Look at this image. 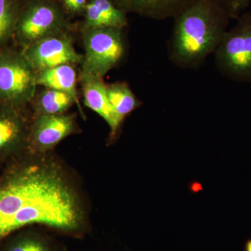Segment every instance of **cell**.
<instances>
[{
    "mask_svg": "<svg viewBox=\"0 0 251 251\" xmlns=\"http://www.w3.org/2000/svg\"><path fill=\"white\" fill-rule=\"evenodd\" d=\"M81 30L94 28H120L128 25L125 11L119 9L111 0H88Z\"/></svg>",
    "mask_w": 251,
    "mask_h": 251,
    "instance_id": "7c38bea8",
    "label": "cell"
},
{
    "mask_svg": "<svg viewBox=\"0 0 251 251\" xmlns=\"http://www.w3.org/2000/svg\"><path fill=\"white\" fill-rule=\"evenodd\" d=\"M21 6L18 0H0V49L14 38Z\"/></svg>",
    "mask_w": 251,
    "mask_h": 251,
    "instance_id": "e0dca14e",
    "label": "cell"
},
{
    "mask_svg": "<svg viewBox=\"0 0 251 251\" xmlns=\"http://www.w3.org/2000/svg\"><path fill=\"white\" fill-rule=\"evenodd\" d=\"M119 9L155 20L176 17L197 0H111Z\"/></svg>",
    "mask_w": 251,
    "mask_h": 251,
    "instance_id": "8fae6325",
    "label": "cell"
},
{
    "mask_svg": "<svg viewBox=\"0 0 251 251\" xmlns=\"http://www.w3.org/2000/svg\"><path fill=\"white\" fill-rule=\"evenodd\" d=\"M174 19L168 57L177 67L195 70L216 52L232 17L226 0H197Z\"/></svg>",
    "mask_w": 251,
    "mask_h": 251,
    "instance_id": "7a4b0ae2",
    "label": "cell"
},
{
    "mask_svg": "<svg viewBox=\"0 0 251 251\" xmlns=\"http://www.w3.org/2000/svg\"><path fill=\"white\" fill-rule=\"evenodd\" d=\"M67 17H76L85 14L88 0H57Z\"/></svg>",
    "mask_w": 251,
    "mask_h": 251,
    "instance_id": "ac0fdd59",
    "label": "cell"
},
{
    "mask_svg": "<svg viewBox=\"0 0 251 251\" xmlns=\"http://www.w3.org/2000/svg\"><path fill=\"white\" fill-rule=\"evenodd\" d=\"M227 29L214 52L216 69L236 82H251V9Z\"/></svg>",
    "mask_w": 251,
    "mask_h": 251,
    "instance_id": "3957f363",
    "label": "cell"
},
{
    "mask_svg": "<svg viewBox=\"0 0 251 251\" xmlns=\"http://www.w3.org/2000/svg\"><path fill=\"white\" fill-rule=\"evenodd\" d=\"M37 86L36 72L22 50L0 49V105L26 108Z\"/></svg>",
    "mask_w": 251,
    "mask_h": 251,
    "instance_id": "5b68a950",
    "label": "cell"
},
{
    "mask_svg": "<svg viewBox=\"0 0 251 251\" xmlns=\"http://www.w3.org/2000/svg\"><path fill=\"white\" fill-rule=\"evenodd\" d=\"M80 81L84 102L87 108L93 110L108 124L110 129V142L116 138L121 125L109 102L106 85L102 77L80 73Z\"/></svg>",
    "mask_w": 251,
    "mask_h": 251,
    "instance_id": "30bf717a",
    "label": "cell"
},
{
    "mask_svg": "<svg viewBox=\"0 0 251 251\" xmlns=\"http://www.w3.org/2000/svg\"><path fill=\"white\" fill-rule=\"evenodd\" d=\"M1 244L0 251H57L49 239L29 231H18Z\"/></svg>",
    "mask_w": 251,
    "mask_h": 251,
    "instance_id": "2e32d148",
    "label": "cell"
},
{
    "mask_svg": "<svg viewBox=\"0 0 251 251\" xmlns=\"http://www.w3.org/2000/svg\"><path fill=\"white\" fill-rule=\"evenodd\" d=\"M77 128L74 115H34L29 126L28 153L46 154L64 138L75 133Z\"/></svg>",
    "mask_w": 251,
    "mask_h": 251,
    "instance_id": "9c48e42d",
    "label": "cell"
},
{
    "mask_svg": "<svg viewBox=\"0 0 251 251\" xmlns=\"http://www.w3.org/2000/svg\"><path fill=\"white\" fill-rule=\"evenodd\" d=\"M30 123L25 108L0 105V164L28 153Z\"/></svg>",
    "mask_w": 251,
    "mask_h": 251,
    "instance_id": "ba28073f",
    "label": "cell"
},
{
    "mask_svg": "<svg viewBox=\"0 0 251 251\" xmlns=\"http://www.w3.org/2000/svg\"><path fill=\"white\" fill-rule=\"evenodd\" d=\"M69 29L67 16L57 0H28L21 6L14 38L24 49Z\"/></svg>",
    "mask_w": 251,
    "mask_h": 251,
    "instance_id": "277c9868",
    "label": "cell"
},
{
    "mask_svg": "<svg viewBox=\"0 0 251 251\" xmlns=\"http://www.w3.org/2000/svg\"><path fill=\"white\" fill-rule=\"evenodd\" d=\"M22 51L36 72L63 64H81L83 59L74 47L69 31L36 41Z\"/></svg>",
    "mask_w": 251,
    "mask_h": 251,
    "instance_id": "52a82bcc",
    "label": "cell"
},
{
    "mask_svg": "<svg viewBox=\"0 0 251 251\" xmlns=\"http://www.w3.org/2000/svg\"><path fill=\"white\" fill-rule=\"evenodd\" d=\"M74 67L71 64H63L36 72V83L44 88L69 94L80 108L76 87V71Z\"/></svg>",
    "mask_w": 251,
    "mask_h": 251,
    "instance_id": "4fadbf2b",
    "label": "cell"
},
{
    "mask_svg": "<svg viewBox=\"0 0 251 251\" xmlns=\"http://www.w3.org/2000/svg\"><path fill=\"white\" fill-rule=\"evenodd\" d=\"M123 29L112 27L82 29L85 54L81 63L82 74L103 78L121 63L126 50Z\"/></svg>",
    "mask_w": 251,
    "mask_h": 251,
    "instance_id": "8992f818",
    "label": "cell"
},
{
    "mask_svg": "<svg viewBox=\"0 0 251 251\" xmlns=\"http://www.w3.org/2000/svg\"><path fill=\"white\" fill-rule=\"evenodd\" d=\"M244 251H251V238L246 241L244 246Z\"/></svg>",
    "mask_w": 251,
    "mask_h": 251,
    "instance_id": "ffe728a7",
    "label": "cell"
},
{
    "mask_svg": "<svg viewBox=\"0 0 251 251\" xmlns=\"http://www.w3.org/2000/svg\"><path fill=\"white\" fill-rule=\"evenodd\" d=\"M232 19H237L241 12L251 4V0H226Z\"/></svg>",
    "mask_w": 251,
    "mask_h": 251,
    "instance_id": "d6986e66",
    "label": "cell"
},
{
    "mask_svg": "<svg viewBox=\"0 0 251 251\" xmlns=\"http://www.w3.org/2000/svg\"><path fill=\"white\" fill-rule=\"evenodd\" d=\"M109 102L120 125L126 117L141 105V102L125 82H116L106 85Z\"/></svg>",
    "mask_w": 251,
    "mask_h": 251,
    "instance_id": "9a60e30c",
    "label": "cell"
},
{
    "mask_svg": "<svg viewBox=\"0 0 251 251\" xmlns=\"http://www.w3.org/2000/svg\"><path fill=\"white\" fill-rule=\"evenodd\" d=\"M74 103L75 100L69 94L49 88L36 92L30 103L34 115L66 113Z\"/></svg>",
    "mask_w": 251,
    "mask_h": 251,
    "instance_id": "5bb4252c",
    "label": "cell"
},
{
    "mask_svg": "<svg viewBox=\"0 0 251 251\" xmlns=\"http://www.w3.org/2000/svg\"><path fill=\"white\" fill-rule=\"evenodd\" d=\"M80 234L85 216L61 167L46 154L27 153L0 175V244L27 226Z\"/></svg>",
    "mask_w": 251,
    "mask_h": 251,
    "instance_id": "6da1fadb",
    "label": "cell"
}]
</instances>
